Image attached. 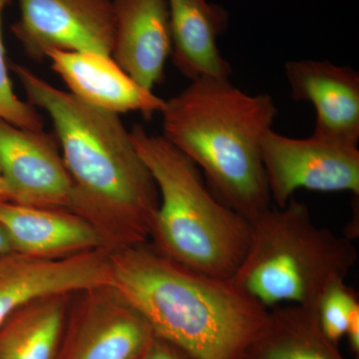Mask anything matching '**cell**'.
Returning a JSON list of instances; mask_svg holds the SVG:
<instances>
[{
  "label": "cell",
  "mask_w": 359,
  "mask_h": 359,
  "mask_svg": "<svg viewBox=\"0 0 359 359\" xmlns=\"http://www.w3.org/2000/svg\"><path fill=\"white\" fill-rule=\"evenodd\" d=\"M11 67L28 103L53 123L73 184L70 211L98 231L109 252L147 242L159 192L119 115L82 102L25 66Z\"/></svg>",
  "instance_id": "obj_1"
},
{
  "label": "cell",
  "mask_w": 359,
  "mask_h": 359,
  "mask_svg": "<svg viewBox=\"0 0 359 359\" xmlns=\"http://www.w3.org/2000/svg\"><path fill=\"white\" fill-rule=\"evenodd\" d=\"M113 287L156 337L193 359H241L269 309L236 287L175 263L153 245L111 250Z\"/></svg>",
  "instance_id": "obj_2"
},
{
  "label": "cell",
  "mask_w": 359,
  "mask_h": 359,
  "mask_svg": "<svg viewBox=\"0 0 359 359\" xmlns=\"http://www.w3.org/2000/svg\"><path fill=\"white\" fill-rule=\"evenodd\" d=\"M276 113L269 94L201 78L165 102L162 136L199 168L219 200L250 219L271 208L262 144Z\"/></svg>",
  "instance_id": "obj_3"
},
{
  "label": "cell",
  "mask_w": 359,
  "mask_h": 359,
  "mask_svg": "<svg viewBox=\"0 0 359 359\" xmlns=\"http://www.w3.org/2000/svg\"><path fill=\"white\" fill-rule=\"evenodd\" d=\"M130 134L159 192L153 247L192 271L230 280L249 245V219L219 200L199 168L162 135L140 125Z\"/></svg>",
  "instance_id": "obj_4"
},
{
  "label": "cell",
  "mask_w": 359,
  "mask_h": 359,
  "mask_svg": "<svg viewBox=\"0 0 359 359\" xmlns=\"http://www.w3.org/2000/svg\"><path fill=\"white\" fill-rule=\"evenodd\" d=\"M249 222V245L230 280L266 309L318 306L328 285L346 280L358 262L351 240L314 224L308 205L294 197Z\"/></svg>",
  "instance_id": "obj_5"
},
{
  "label": "cell",
  "mask_w": 359,
  "mask_h": 359,
  "mask_svg": "<svg viewBox=\"0 0 359 359\" xmlns=\"http://www.w3.org/2000/svg\"><path fill=\"white\" fill-rule=\"evenodd\" d=\"M262 162L269 196L283 208L299 189L359 195L358 146L311 136L295 139L269 130L262 144Z\"/></svg>",
  "instance_id": "obj_6"
},
{
  "label": "cell",
  "mask_w": 359,
  "mask_h": 359,
  "mask_svg": "<svg viewBox=\"0 0 359 359\" xmlns=\"http://www.w3.org/2000/svg\"><path fill=\"white\" fill-rule=\"evenodd\" d=\"M13 32L29 57L47 51L112 55L115 20L111 0H20Z\"/></svg>",
  "instance_id": "obj_7"
},
{
  "label": "cell",
  "mask_w": 359,
  "mask_h": 359,
  "mask_svg": "<svg viewBox=\"0 0 359 359\" xmlns=\"http://www.w3.org/2000/svg\"><path fill=\"white\" fill-rule=\"evenodd\" d=\"M110 252L88 250L65 257L20 252L0 256V327L30 302L61 294H79L113 287Z\"/></svg>",
  "instance_id": "obj_8"
},
{
  "label": "cell",
  "mask_w": 359,
  "mask_h": 359,
  "mask_svg": "<svg viewBox=\"0 0 359 359\" xmlns=\"http://www.w3.org/2000/svg\"><path fill=\"white\" fill-rule=\"evenodd\" d=\"M0 174L7 201L70 211L72 181L50 135L0 119Z\"/></svg>",
  "instance_id": "obj_9"
},
{
  "label": "cell",
  "mask_w": 359,
  "mask_h": 359,
  "mask_svg": "<svg viewBox=\"0 0 359 359\" xmlns=\"http://www.w3.org/2000/svg\"><path fill=\"white\" fill-rule=\"evenodd\" d=\"M290 97L316 110L311 136L332 143L358 146L359 75L328 61L297 60L285 65Z\"/></svg>",
  "instance_id": "obj_10"
},
{
  "label": "cell",
  "mask_w": 359,
  "mask_h": 359,
  "mask_svg": "<svg viewBox=\"0 0 359 359\" xmlns=\"http://www.w3.org/2000/svg\"><path fill=\"white\" fill-rule=\"evenodd\" d=\"M79 328L66 359H142L155 335L113 287L83 292Z\"/></svg>",
  "instance_id": "obj_11"
},
{
  "label": "cell",
  "mask_w": 359,
  "mask_h": 359,
  "mask_svg": "<svg viewBox=\"0 0 359 359\" xmlns=\"http://www.w3.org/2000/svg\"><path fill=\"white\" fill-rule=\"evenodd\" d=\"M46 58L70 93L92 107L117 115L139 112L147 119L164 108L166 100L137 83L110 56L53 49Z\"/></svg>",
  "instance_id": "obj_12"
},
{
  "label": "cell",
  "mask_w": 359,
  "mask_h": 359,
  "mask_svg": "<svg viewBox=\"0 0 359 359\" xmlns=\"http://www.w3.org/2000/svg\"><path fill=\"white\" fill-rule=\"evenodd\" d=\"M116 63L144 88L153 91L164 80L172 53L167 0H111Z\"/></svg>",
  "instance_id": "obj_13"
},
{
  "label": "cell",
  "mask_w": 359,
  "mask_h": 359,
  "mask_svg": "<svg viewBox=\"0 0 359 359\" xmlns=\"http://www.w3.org/2000/svg\"><path fill=\"white\" fill-rule=\"evenodd\" d=\"M0 224L14 252L39 257H65L106 249L98 231L74 212L0 200Z\"/></svg>",
  "instance_id": "obj_14"
},
{
  "label": "cell",
  "mask_w": 359,
  "mask_h": 359,
  "mask_svg": "<svg viewBox=\"0 0 359 359\" xmlns=\"http://www.w3.org/2000/svg\"><path fill=\"white\" fill-rule=\"evenodd\" d=\"M172 36V58L191 81L230 78L231 68L217 40L228 27L223 7L208 0H167Z\"/></svg>",
  "instance_id": "obj_15"
},
{
  "label": "cell",
  "mask_w": 359,
  "mask_h": 359,
  "mask_svg": "<svg viewBox=\"0 0 359 359\" xmlns=\"http://www.w3.org/2000/svg\"><path fill=\"white\" fill-rule=\"evenodd\" d=\"M241 359H346L327 339L316 306H278L269 309L263 327Z\"/></svg>",
  "instance_id": "obj_16"
},
{
  "label": "cell",
  "mask_w": 359,
  "mask_h": 359,
  "mask_svg": "<svg viewBox=\"0 0 359 359\" xmlns=\"http://www.w3.org/2000/svg\"><path fill=\"white\" fill-rule=\"evenodd\" d=\"M72 295L43 297L13 313L0 327V359H54Z\"/></svg>",
  "instance_id": "obj_17"
},
{
  "label": "cell",
  "mask_w": 359,
  "mask_h": 359,
  "mask_svg": "<svg viewBox=\"0 0 359 359\" xmlns=\"http://www.w3.org/2000/svg\"><path fill=\"white\" fill-rule=\"evenodd\" d=\"M358 308V294L346 280H335L321 295L316 306L318 323L323 334L334 346L346 335L349 318Z\"/></svg>",
  "instance_id": "obj_18"
},
{
  "label": "cell",
  "mask_w": 359,
  "mask_h": 359,
  "mask_svg": "<svg viewBox=\"0 0 359 359\" xmlns=\"http://www.w3.org/2000/svg\"><path fill=\"white\" fill-rule=\"evenodd\" d=\"M11 0H0V119L20 128L43 131V120L32 104L21 100L14 92L6 60L2 39V13Z\"/></svg>",
  "instance_id": "obj_19"
},
{
  "label": "cell",
  "mask_w": 359,
  "mask_h": 359,
  "mask_svg": "<svg viewBox=\"0 0 359 359\" xmlns=\"http://www.w3.org/2000/svg\"><path fill=\"white\" fill-rule=\"evenodd\" d=\"M142 359H193L185 351L166 340L154 337Z\"/></svg>",
  "instance_id": "obj_20"
},
{
  "label": "cell",
  "mask_w": 359,
  "mask_h": 359,
  "mask_svg": "<svg viewBox=\"0 0 359 359\" xmlns=\"http://www.w3.org/2000/svg\"><path fill=\"white\" fill-rule=\"evenodd\" d=\"M349 347L356 356L359 354V308L354 309L349 318L346 334Z\"/></svg>",
  "instance_id": "obj_21"
},
{
  "label": "cell",
  "mask_w": 359,
  "mask_h": 359,
  "mask_svg": "<svg viewBox=\"0 0 359 359\" xmlns=\"http://www.w3.org/2000/svg\"><path fill=\"white\" fill-rule=\"evenodd\" d=\"M14 252L13 245L11 244V238L7 235L6 230L0 224V256L1 255Z\"/></svg>",
  "instance_id": "obj_22"
},
{
  "label": "cell",
  "mask_w": 359,
  "mask_h": 359,
  "mask_svg": "<svg viewBox=\"0 0 359 359\" xmlns=\"http://www.w3.org/2000/svg\"><path fill=\"white\" fill-rule=\"evenodd\" d=\"M0 200H7L6 186L1 174H0Z\"/></svg>",
  "instance_id": "obj_23"
}]
</instances>
